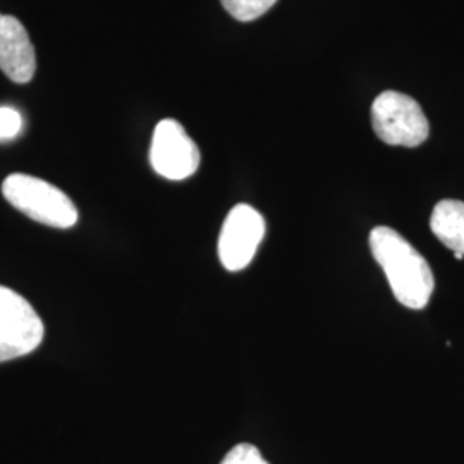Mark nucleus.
<instances>
[{
    "label": "nucleus",
    "mask_w": 464,
    "mask_h": 464,
    "mask_svg": "<svg viewBox=\"0 0 464 464\" xmlns=\"http://www.w3.org/2000/svg\"><path fill=\"white\" fill-rule=\"evenodd\" d=\"M370 249L385 272L394 298L410 310H423L435 287L425 256L404 236L385 226L370 232Z\"/></svg>",
    "instance_id": "1"
},
{
    "label": "nucleus",
    "mask_w": 464,
    "mask_h": 464,
    "mask_svg": "<svg viewBox=\"0 0 464 464\" xmlns=\"http://www.w3.org/2000/svg\"><path fill=\"white\" fill-rule=\"evenodd\" d=\"M2 195L16 210L34 222L69 229L78 222V208L57 186L28 174H11L2 183Z\"/></svg>",
    "instance_id": "2"
},
{
    "label": "nucleus",
    "mask_w": 464,
    "mask_h": 464,
    "mask_svg": "<svg viewBox=\"0 0 464 464\" xmlns=\"http://www.w3.org/2000/svg\"><path fill=\"white\" fill-rule=\"evenodd\" d=\"M372 126L383 143L415 149L430 134L421 105L406 93L387 90L372 103Z\"/></svg>",
    "instance_id": "3"
},
{
    "label": "nucleus",
    "mask_w": 464,
    "mask_h": 464,
    "mask_svg": "<svg viewBox=\"0 0 464 464\" xmlns=\"http://www.w3.org/2000/svg\"><path fill=\"white\" fill-rule=\"evenodd\" d=\"M44 335V322L30 301L0 285V363L34 353Z\"/></svg>",
    "instance_id": "4"
},
{
    "label": "nucleus",
    "mask_w": 464,
    "mask_h": 464,
    "mask_svg": "<svg viewBox=\"0 0 464 464\" xmlns=\"http://www.w3.org/2000/svg\"><path fill=\"white\" fill-rule=\"evenodd\" d=\"M150 164L169 181H183L198 170V147L181 122L164 119L157 124L150 147Z\"/></svg>",
    "instance_id": "5"
},
{
    "label": "nucleus",
    "mask_w": 464,
    "mask_h": 464,
    "mask_svg": "<svg viewBox=\"0 0 464 464\" xmlns=\"http://www.w3.org/2000/svg\"><path fill=\"white\" fill-rule=\"evenodd\" d=\"M266 236V220L258 210L239 203L226 217L218 236V258L229 272H239L251 264Z\"/></svg>",
    "instance_id": "6"
},
{
    "label": "nucleus",
    "mask_w": 464,
    "mask_h": 464,
    "mask_svg": "<svg viewBox=\"0 0 464 464\" xmlns=\"http://www.w3.org/2000/svg\"><path fill=\"white\" fill-rule=\"evenodd\" d=\"M0 69L14 83H30L36 55L26 28L14 16L0 13Z\"/></svg>",
    "instance_id": "7"
},
{
    "label": "nucleus",
    "mask_w": 464,
    "mask_h": 464,
    "mask_svg": "<svg viewBox=\"0 0 464 464\" xmlns=\"http://www.w3.org/2000/svg\"><path fill=\"white\" fill-rule=\"evenodd\" d=\"M430 229L442 245L464 255V201H439L431 212Z\"/></svg>",
    "instance_id": "8"
},
{
    "label": "nucleus",
    "mask_w": 464,
    "mask_h": 464,
    "mask_svg": "<svg viewBox=\"0 0 464 464\" xmlns=\"http://www.w3.org/2000/svg\"><path fill=\"white\" fill-rule=\"evenodd\" d=\"M224 9L237 21L248 23L264 16L277 0H220Z\"/></svg>",
    "instance_id": "9"
},
{
    "label": "nucleus",
    "mask_w": 464,
    "mask_h": 464,
    "mask_svg": "<svg viewBox=\"0 0 464 464\" xmlns=\"http://www.w3.org/2000/svg\"><path fill=\"white\" fill-rule=\"evenodd\" d=\"M23 131V116L13 107H0V141L14 140Z\"/></svg>",
    "instance_id": "10"
},
{
    "label": "nucleus",
    "mask_w": 464,
    "mask_h": 464,
    "mask_svg": "<svg viewBox=\"0 0 464 464\" xmlns=\"http://www.w3.org/2000/svg\"><path fill=\"white\" fill-rule=\"evenodd\" d=\"M220 464H268L258 448L251 444H237L232 448Z\"/></svg>",
    "instance_id": "11"
},
{
    "label": "nucleus",
    "mask_w": 464,
    "mask_h": 464,
    "mask_svg": "<svg viewBox=\"0 0 464 464\" xmlns=\"http://www.w3.org/2000/svg\"><path fill=\"white\" fill-rule=\"evenodd\" d=\"M454 256L458 258V260H463L464 255H461V253H454Z\"/></svg>",
    "instance_id": "12"
}]
</instances>
